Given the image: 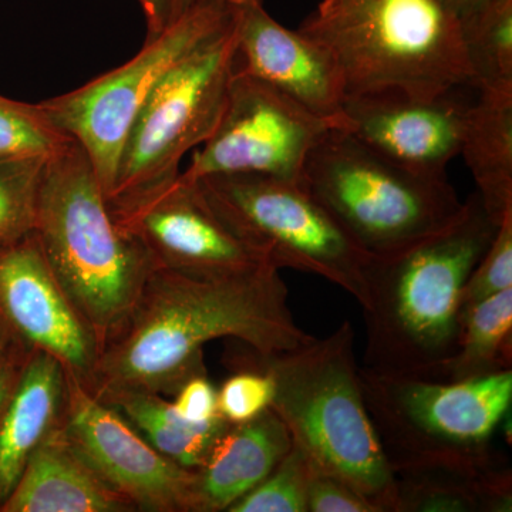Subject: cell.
<instances>
[{"label": "cell", "mask_w": 512, "mask_h": 512, "mask_svg": "<svg viewBox=\"0 0 512 512\" xmlns=\"http://www.w3.org/2000/svg\"><path fill=\"white\" fill-rule=\"evenodd\" d=\"M399 512H510L508 464L488 473H420L396 477Z\"/></svg>", "instance_id": "obj_23"}, {"label": "cell", "mask_w": 512, "mask_h": 512, "mask_svg": "<svg viewBox=\"0 0 512 512\" xmlns=\"http://www.w3.org/2000/svg\"><path fill=\"white\" fill-rule=\"evenodd\" d=\"M62 433L77 456L134 511L191 512L194 471L161 454L72 375Z\"/></svg>", "instance_id": "obj_13"}, {"label": "cell", "mask_w": 512, "mask_h": 512, "mask_svg": "<svg viewBox=\"0 0 512 512\" xmlns=\"http://www.w3.org/2000/svg\"><path fill=\"white\" fill-rule=\"evenodd\" d=\"M367 413L394 478L488 473L505 466L495 431L510 414L512 370L463 382L359 367Z\"/></svg>", "instance_id": "obj_6"}, {"label": "cell", "mask_w": 512, "mask_h": 512, "mask_svg": "<svg viewBox=\"0 0 512 512\" xmlns=\"http://www.w3.org/2000/svg\"><path fill=\"white\" fill-rule=\"evenodd\" d=\"M242 346L232 363L272 380L271 409L313 467L348 481L377 512H399L396 478L363 399L350 320L295 349L261 353Z\"/></svg>", "instance_id": "obj_3"}, {"label": "cell", "mask_w": 512, "mask_h": 512, "mask_svg": "<svg viewBox=\"0 0 512 512\" xmlns=\"http://www.w3.org/2000/svg\"><path fill=\"white\" fill-rule=\"evenodd\" d=\"M147 20L148 36H156L173 23L174 0H138Z\"/></svg>", "instance_id": "obj_33"}, {"label": "cell", "mask_w": 512, "mask_h": 512, "mask_svg": "<svg viewBox=\"0 0 512 512\" xmlns=\"http://www.w3.org/2000/svg\"><path fill=\"white\" fill-rule=\"evenodd\" d=\"M441 2L457 16L463 28V25L476 18L490 0H441Z\"/></svg>", "instance_id": "obj_34"}, {"label": "cell", "mask_w": 512, "mask_h": 512, "mask_svg": "<svg viewBox=\"0 0 512 512\" xmlns=\"http://www.w3.org/2000/svg\"><path fill=\"white\" fill-rule=\"evenodd\" d=\"M67 397L69 373L62 363L43 350H33L0 421V508L37 448L62 429Z\"/></svg>", "instance_id": "obj_18"}, {"label": "cell", "mask_w": 512, "mask_h": 512, "mask_svg": "<svg viewBox=\"0 0 512 512\" xmlns=\"http://www.w3.org/2000/svg\"><path fill=\"white\" fill-rule=\"evenodd\" d=\"M35 234L103 349L133 311L153 262L114 218L92 161L74 140L47 157Z\"/></svg>", "instance_id": "obj_4"}, {"label": "cell", "mask_w": 512, "mask_h": 512, "mask_svg": "<svg viewBox=\"0 0 512 512\" xmlns=\"http://www.w3.org/2000/svg\"><path fill=\"white\" fill-rule=\"evenodd\" d=\"M174 396L175 412L190 423H211L221 417L218 413L217 390L208 380L207 373L185 380Z\"/></svg>", "instance_id": "obj_32"}, {"label": "cell", "mask_w": 512, "mask_h": 512, "mask_svg": "<svg viewBox=\"0 0 512 512\" xmlns=\"http://www.w3.org/2000/svg\"><path fill=\"white\" fill-rule=\"evenodd\" d=\"M279 269L195 276L154 266L123 328L103 346L87 389H141L175 394L207 373L204 348L235 339L256 352H281L311 342L288 306Z\"/></svg>", "instance_id": "obj_1"}, {"label": "cell", "mask_w": 512, "mask_h": 512, "mask_svg": "<svg viewBox=\"0 0 512 512\" xmlns=\"http://www.w3.org/2000/svg\"><path fill=\"white\" fill-rule=\"evenodd\" d=\"M195 183L215 214L276 269L322 276L365 305L373 255L301 183L256 174L210 175Z\"/></svg>", "instance_id": "obj_8"}, {"label": "cell", "mask_w": 512, "mask_h": 512, "mask_svg": "<svg viewBox=\"0 0 512 512\" xmlns=\"http://www.w3.org/2000/svg\"><path fill=\"white\" fill-rule=\"evenodd\" d=\"M298 30L335 57L346 97L476 90L460 20L441 0H320Z\"/></svg>", "instance_id": "obj_5"}, {"label": "cell", "mask_w": 512, "mask_h": 512, "mask_svg": "<svg viewBox=\"0 0 512 512\" xmlns=\"http://www.w3.org/2000/svg\"><path fill=\"white\" fill-rule=\"evenodd\" d=\"M110 210L154 266L208 278L275 268L215 214L197 183L181 173Z\"/></svg>", "instance_id": "obj_12"}, {"label": "cell", "mask_w": 512, "mask_h": 512, "mask_svg": "<svg viewBox=\"0 0 512 512\" xmlns=\"http://www.w3.org/2000/svg\"><path fill=\"white\" fill-rule=\"evenodd\" d=\"M237 69L291 97L312 113L345 127L346 86L325 46L276 22L264 0H229Z\"/></svg>", "instance_id": "obj_16"}, {"label": "cell", "mask_w": 512, "mask_h": 512, "mask_svg": "<svg viewBox=\"0 0 512 512\" xmlns=\"http://www.w3.org/2000/svg\"><path fill=\"white\" fill-rule=\"evenodd\" d=\"M497 229L476 191L446 228L390 254L372 256L362 306V367L429 379L453 355L461 292Z\"/></svg>", "instance_id": "obj_2"}, {"label": "cell", "mask_w": 512, "mask_h": 512, "mask_svg": "<svg viewBox=\"0 0 512 512\" xmlns=\"http://www.w3.org/2000/svg\"><path fill=\"white\" fill-rule=\"evenodd\" d=\"M237 67L234 28L185 57L144 104L128 134L110 207L177 177L181 160L202 146L217 127Z\"/></svg>", "instance_id": "obj_10"}, {"label": "cell", "mask_w": 512, "mask_h": 512, "mask_svg": "<svg viewBox=\"0 0 512 512\" xmlns=\"http://www.w3.org/2000/svg\"><path fill=\"white\" fill-rule=\"evenodd\" d=\"M292 437L269 407L255 419L229 424L192 481L191 512L228 511L291 450Z\"/></svg>", "instance_id": "obj_17"}, {"label": "cell", "mask_w": 512, "mask_h": 512, "mask_svg": "<svg viewBox=\"0 0 512 512\" xmlns=\"http://www.w3.org/2000/svg\"><path fill=\"white\" fill-rule=\"evenodd\" d=\"M204 2V0H174V18L183 15L188 9L194 8L198 3Z\"/></svg>", "instance_id": "obj_35"}, {"label": "cell", "mask_w": 512, "mask_h": 512, "mask_svg": "<svg viewBox=\"0 0 512 512\" xmlns=\"http://www.w3.org/2000/svg\"><path fill=\"white\" fill-rule=\"evenodd\" d=\"M471 87H456L433 97L396 90L356 94L343 103V130L380 156L414 173L447 177L460 156L474 101Z\"/></svg>", "instance_id": "obj_14"}, {"label": "cell", "mask_w": 512, "mask_h": 512, "mask_svg": "<svg viewBox=\"0 0 512 512\" xmlns=\"http://www.w3.org/2000/svg\"><path fill=\"white\" fill-rule=\"evenodd\" d=\"M229 0H204L178 16L117 69L73 92L37 103L57 131L86 151L104 194H110L121 150L144 104L185 57L229 28Z\"/></svg>", "instance_id": "obj_9"}, {"label": "cell", "mask_w": 512, "mask_h": 512, "mask_svg": "<svg viewBox=\"0 0 512 512\" xmlns=\"http://www.w3.org/2000/svg\"><path fill=\"white\" fill-rule=\"evenodd\" d=\"M93 394L121 414L156 450L188 470L204 463L229 426L222 417L211 423H190L175 412L173 403L148 390L110 389Z\"/></svg>", "instance_id": "obj_21"}, {"label": "cell", "mask_w": 512, "mask_h": 512, "mask_svg": "<svg viewBox=\"0 0 512 512\" xmlns=\"http://www.w3.org/2000/svg\"><path fill=\"white\" fill-rule=\"evenodd\" d=\"M301 185L373 256L446 228L464 205L447 177L407 170L342 128H333L313 147Z\"/></svg>", "instance_id": "obj_7"}, {"label": "cell", "mask_w": 512, "mask_h": 512, "mask_svg": "<svg viewBox=\"0 0 512 512\" xmlns=\"http://www.w3.org/2000/svg\"><path fill=\"white\" fill-rule=\"evenodd\" d=\"M306 512H377L375 505L343 478L313 467Z\"/></svg>", "instance_id": "obj_30"}, {"label": "cell", "mask_w": 512, "mask_h": 512, "mask_svg": "<svg viewBox=\"0 0 512 512\" xmlns=\"http://www.w3.org/2000/svg\"><path fill=\"white\" fill-rule=\"evenodd\" d=\"M463 33L476 90L512 92V0H490Z\"/></svg>", "instance_id": "obj_24"}, {"label": "cell", "mask_w": 512, "mask_h": 512, "mask_svg": "<svg viewBox=\"0 0 512 512\" xmlns=\"http://www.w3.org/2000/svg\"><path fill=\"white\" fill-rule=\"evenodd\" d=\"M274 384L265 373L238 369L217 390L218 413L229 424H241L271 407Z\"/></svg>", "instance_id": "obj_29"}, {"label": "cell", "mask_w": 512, "mask_h": 512, "mask_svg": "<svg viewBox=\"0 0 512 512\" xmlns=\"http://www.w3.org/2000/svg\"><path fill=\"white\" fill-rule=\"evenodd\" d=\"M512 370V288L460 315L456 349L429 377L463 382Z\"/></svg>", "instance_id": "obj_22"}, {"label": "cell", "mask_w": 512, "mask_h": 512, "mask_svg": "<svg viewBox=\"0 0 512 512\" xmlns=\"http://www.w3.org/2000/svg\"><path fill=\"white\" fill-rule=\"evenodd\" d=\"M33 350L0 316V421L18 389Z\"/></svg>", "instance_id": "obj_31"}, {"label": "cell", "mask_w": 512, "mask_h": 512, "mask_svg": "<svg viewBox=\"0 0 512 512\" xmlns=\"http://www.w3.org/2000/svg\"><path fill=\"white\" fill-rule=\"evenodd\" d=\"M335 121L235 67L217 127L195 151L183 177L256 174L301 183L303 167Z\"/></svg>", "instance_id": "obj_11"}, {"label": "cell", "mask_w": 512, "mask_h": 512, "mask_svg": "<svg viewBox=\"0 0 512 512\" xmlns=\"http://www.w3.org/2000/svg\"><path fill=\"white\" fill-rule=\"evenodd\" d=\"M312 461L301 447L291 450L248 494L239 498L228 512H306Z\"/></svg>", "instance_id": "obj_26"}, {"label": "cell", "mask_w": 512, "mask_h": 512, "mask_svg": "<svg viewBox=\"0 0 512 512\" xmlns=\"http://www.w3.org/2000/svg\"><path fill=\"white\" fill-rule=\"evenodd\" d=\"M0 316L87 386L101 345L47 262L35 231L0 251Z\"/></svg>", "instance_id": "obj_15"}, {"label": "cell", "mask_w": 512, "mask_h": 512, "mask_svg": "<svg viewBox=\"0 0 512 512\" xmlns=\"http://www.w3.org/2000/svg\"><path fill=\"white\" fill-rule=\"evenodd\" d=\"M47 157L0 160V251L35 231L37 201Z\"/></svg>", "instance_id": "obj_25"}, {"label": "cell", "mask_w": 512, "mask_h": 512, "mask_svg": "<svg viewBox=\"0 0 512 512\" xmlns=\"http://www.w3.org/2000/svg\"><path fill=\"white\" fill-rule=\"evenodd\" d=\"M134 508L103 483L64 439L37 448L0 512H127Z\"/></svg>", "instance_id": "obj_19"}, {"label": "cell", "mask_w": 512, "mask_h": 512, "mask_svg": "<svg viewBox=\"0 0 512 512\" xmlns=\"http://www.w3.org/2000/svg\"><path fill=\"white\" fill-rule=\"evenodd\" d=\"M477 92L460 154L485 211L500 225L512 212V92Z\"/></svg>", "instance_id": "obj_20"}, {"label": "cell", "mask_w": 512, "mask_h": 512, "mask_svg": "<svg viewBox=\"0 0 512 512\" xmlns=\"http://www.w3.org/2000/svg\"><path fill=\"white\" fill-rule=\"evenodd\" d=\"M70 140L47 123L37 104L0 96V160L52 156Z\"/></svg>", "instance_id": "obj_27"}, {"label": "cell", "mask_w": 512, "mask_h": 512, "mask_svg": "<svg viewBox=\"0 0 512 512\" xmlns=\"http://www.w3.org/2000/svg\"><path fill=\"white\" fill-rule=\"evenodd\" d=\"M508 288H512V212L498 225L493 242L468 276L461 292L460 315Z\"/></svg>", "instance_id": "obj_28"}]
</instances>
